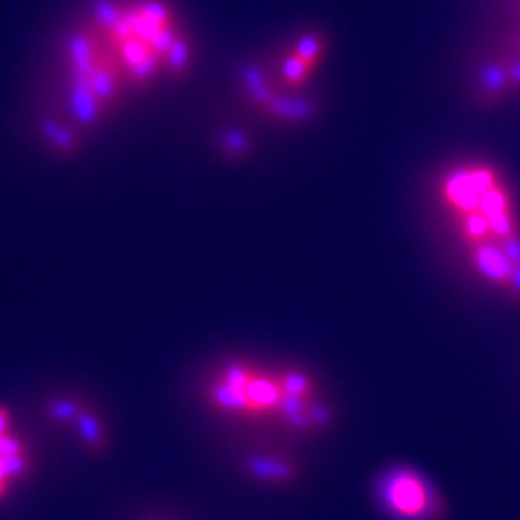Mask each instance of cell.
I'll list each match as a JSON object with an SVG mask.
<instances>
[{"label": "cell", "mask_w": 520, "mask_h": 520, "mask_svg": "<svg viewBox=\"0 0 520 520\" xmlns=\"http://www.w3.org/2000/svg\"><path fill=\"white\" fill-rule=\"evenodd\" d=\"M378 500L395 520H440L441 497L424 474L410 467H394L378 482Z\"/></svg>", "instance_id": "obj_4"}, {"label": "cell", "mask_w": 520, "mask_h": 520, "mask_svg": "<svg viewBox=\"0 0 520 520\" xmlns=\"http://www.w3.org/2000/svg\"><path fill=\"white\" fill-rule=\"evenodd\" d=\"M210 395L230 410L278 415L295 428H320L330 410L318 387L305 372L272 371L249 363L226 364L216 376Z\"/></svg>", "instance_id": "obj_2"}, {"label": "cell", "mask_w": 520, "mask_h": 520, "mask_svg": "<svg viewBox=\"0 0 520 520\" xmlns=\"http://www.w3.org/2000/svg\"><path fill=\"white\" fill-rule=\"evenodd\" d=\"M39 132L54 153L64 155V157L78 153L80 137L78 134H75V129H72L70 126L52 120V118H42L39 124Z\"/></svg>", "instance_id": "obj_10"}, {"label": "cell", "mask_w": 520, "mask_h": 520, "mask_svg": "<svg viewBox=\"0 0 520 520\" xmlns=\"http://www.w3.org/2000/svg\"><path fill=\"white\" fill-rule=\"evenodd\" d=\"M507 294L513 301L520 302V264L513 266V278H511V284H509Z\"/></svg>", "instance_id": "obj_14"}, {"label": "cell", "mask_w": 520, "mask_h": 520, "mask_svg": "<svg viewBox=\"0 0 520 520\" xmlns=\"http://www.w3.org/2000/svg\"><path fill=\"white\" fill-rule=\"evenodd\" d=\"M240 81L245 99L270 122L297 126L310 122L317 116V103L307 99V96H297L294 91H287L278 81L276 75L270 73L260 64L243 66L240 72Z\"/></svg>", "instance_id": "obj_5"}, {"label": "cell", "mask_w": 520, "mask_h": 520, "mask_svg": "<svg viewBox=\"0 0 520 520\" xmlns=\"http://www.w3.org/2000/svg\"><path fill=\"white\" fill-rule=\"evenodd\" d=\"M27 469V455L10 430L0 433V495Z\"/></svg>", "instance_id": "obj_8"}, {"label": "cell", "mask_w": 520, "mask_h": 520, "mask_svg": "<svg viewBox=\"0 0 520 520\" xmlns=\"http://www.w3.org/2000/svg\"><path fill=\"white\" fill-rule=\"evenodd\" d=\"M505 70L509 75V81H511V87L516 91H520V57H511V58H503Z\"/></svg>", "instance_id": "obj_13"}, {"label": "cell", "mask_w": 520, "mask_h": 520, "mask_svg": "<svg viewBox=\"0 0 520 520\" xmlns=\"http://www.w3.org/2000/svg\"><path fill=\"white\" fill-rule=\"evenodd\" d=\"M511 81L505 70L503 60H487L478 68V101L497 103L511 91Z\"/></svg>", "instance_id": "obj_9"}, {"label": "cell", "mask_w": 520, "mask_h": 520, "mask_svg": "<svg viewBox=\"0 0 520 520\" xmlns=\"http://www.w3.org/2000/svg\"><path fill=\"white\" fill-rule=\"evenodd\" d=\"M326 52V39L320 31L302 34L281 58L276 78L287 91H301L318 70Z\"/></svg>", "instance_id": "obj_6"}, {"label": "cell", "mask_w": 520, "mask_h": 520, "mask_svg": "<svg viewBox=\"0 0 520 520\" xmlns=\"http://www.w3.org/2000/svg\"><path fill=\"white\" fill-rule=\"evenodd\" d=\"M218 149L227 160H243L253 150V141L243 129L226 127L218 134Z\"/></svg>", "instance_id": "obj_11"}, {"label": "cell", "mask_w": 520, "mask_h": 520, "mask_svg": "<svg viewBox=\"0 0 520 520\" xmlns=\"http://www.w3.org/2000/svg\"><path fill=\"white\" fill-rule=\"evenodd\" d=\"M497 243H500L501 251L509 258V263H511L513 266L520 264V233H516L513 237H507V240L497 241Z\"/></svg>", "instance_id": "obj_12"}, {"label": "cell", "mask_w": 520, "mask_h": 520, "mask_svg": "<svg viewBox=\"0 0 520 520\" xmlns=\"http://www.w3.org/2000/svg\"><path fill=\"white\" fill-rule=\"evenodd\" d=\"M64 72L68 108L81 129L101 126L127 89L112 52L89 24L64 41Z\"/></svg>", "instance_id": "obj_3"}, {"label": "cell", "mask_w": 520, "mask_h": 520, "mask_svg": "<svg viewBox=\"0 0 520 520\" xmlns=\"http://www.w3.org/2000/svg\"><path fill=\"white\" fill-rule=\"evenodd\" d=\"M472 264L482 278H486L490 284L501 289H509L513 278V264L509 263V258L501 251V247L497 241H486L480 245L470 247Z\"/></svg>", "instance_id": "obj_7"}, {"label": "cell", "mask_w": 520, "mask_h": 520, "mask_svg": "<svg viewBox=\"0 0 520 520\" xmlns=\"http://www.w3.org/2000/svg\"><path fill=\"white\" fill-rule=\"evenodd\" d=\"M516 50H518V57H520V31H518V35H516Z\"/></svg>", "instance_id": "obj_15"}, {"label": "cell", "mask_w": 520, "mask_h": 520, "mask_svg": "<svg viewBox=\"0 0 520 520\" xmlns=\"http://www.w3.org/2000/svg\"><path fill=\"white\" fill-rule=\"evenodd\" d=\"M112 52L127 87L181 80L193 66V45L170 0H93L89 21Z\"/></svg>", "instance_id": "obj_1"}]
</instances>
